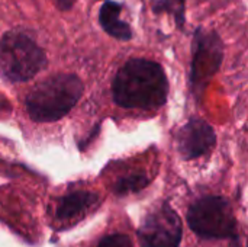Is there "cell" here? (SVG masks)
Instances as JSON below:
<instances>
[{
  "mask_svg": "<svg viewBox=\"0 0 248 247\" xmlns=\"http://www.w3.org/2000/svg\"><path fill=\"white\" fill-rule=\"evenodd\" d=\"M112 95L115 103L125 109H158L169 96L166 71L157 61L131 58L118 70Z\"/></svg>",
  "mask_w": 248,
  "mask_h": 247,
  "instance_id": "cell-1",
  "label": "cell"
},
{
  "mask_svg": "<svg viewBox=\"0 0 248 247\" xmlns=\"http://www.w3.org/2000/svg\"><path fill=\"white\" fill-rule=\"evenodd\" d=\"M247 247H248V242H247Z\"/></svg>",
  "mask_w": 248,
  "mask_h": 247,
  "instance_id": "cell-15",
  "label": "cell"
},
{
  "mask_svg": "<svg viewBox=\"0 0 248 247\" xmlns=\"http://www.w3.org/2000/svg\"><path fill=\"white\" fill-rule=\"evenodd\" d=\"M148 183H150V179L145 173H132V175L118 179L116 183L113 185V192L119 197L135 194L147 188Z\"/></svg>",
  "mask_w": 248,
  "mask_h": 247,
  "instance_id": "cell-11",
  "label": "cell"
},
{
  "mask_svg": "<svg viewBox=\"0 0 248 247\" xmlns=\"http://www.w3.org/2000/svg\"><path fill=\"white\" fill-rule=\"evenodd\" d=\"M46 66L45 52L22 32H7L0 41V74L13 83L28 82Z\"/></svg>",
  "mask_w": 248,
  "mask_h": 247,
  "instance_id": "cell-3",
  "label": "cell"
},
{
  "mask_svg": "<svg viewBox=\"0 0 248 247\" xmlns=\"http://www.w3.org/2000/svg\"><path fill=\"white\" fill-rule=\"evenodd\" d=\"M224 60V42L217 31L199 26L195 31L190 60V90L201 98Z\"/></svg>",
  "mask_w": 248,
  "mask_h": 247,
  "instance_id": "cell-5",
  "label": "cell"
},
{
  "mask_svg": "<svg viewBox=\"0 0 248 247\" xmlns=\"http://www.w3.org/2000/svg\"><path fill=\"white\" fill-rule=\"evenodd\" d=\"M154 13H169L173 16L177 28L183 29L186 23V0H157L153 4Z\"/></svg>",
  "mask_w": 248,
  "mask_h": 247,
  "instance_id": "cell-10",
  "label": "cell"
},
{
  "mask_svg": "<svg viewBox=\"0 0 248 247\" xmlns=\"http://www.w3.org/2000/svg\"><path fill=\"white\" fill-rule=\"evenodd\" d=\"M99 202V197L89 191H76L62 197L58 202L55 217L61 223L76 221L83 218Z\"/></svg>",
  "mask_w": 248,
  "mask_h": 247,
  "instance_id": "cell-8",
  "label": "cell"
},
{
  "mask_svg": "<svg viewBox=\"0 0 248 247\" xmlns=\"http://www.w3.org/2000/svg\"><path fill=\"white\" fill-rule=\"evenodd\" d=\"M61 10H68L73 6V0H55Z\"/></svg>",
  "mask_w": 248,
  "mask_h": 247,
  "instance_id": "cell-13",
  "label": "cell"
},
{
  "mask_svg": "<svg viewBox=\"0 0 248 247\" xmlns=\"http://www.w3.org/2000/svg\"><path fill=\"white\" fill-rule=\"evenodd\" d=\"M177 151L185 160H195L217 144L215 130L202 118H190L176 135Z\"/></svg>",
  "mask_w": 248,
  "mask_h": 247,
  "instance_id": "cell-7",
  "label": "cell"
},
{
  "mask_svg": "<svg viewBox=\"0 0 248 247\" xmlns=\"http://www.w3.org/2000/svg\"><path fill=\"white\" fill-rule=\"evenodd\" d=\"M182 236V221L166 202L150 211L138 229V240L142 247H179Z\"/></svg>",
  "mask_w": 248,
  "mask_h": 247,
  "instance_id": "cell-6",
  "label": "cell"
},
{
  "mask_svg": "<svg viewBox=\"0 0 248 247\" xmlns=\"http://www.w3.org/2000/svg\"><path fill=\"white\" fill-rule=\"evenodd\" d=\"M97 247H132V242L125 234H110L103 237Z\"/></svg>",
  "mask_w": 248,
  "mask_h": 247,
  "instance_id": "cell-12",
  "label": "cell"
},
{
  "mask_svg": "<svg viewBox=\"0 0 248 247\" xmlns=\"http://www.w3.org/2000/svg\"><path fill=\"white\" fill-rule=\"evenodd\" d=\"M122 6L116 1L108 0L102 4L99 12V22L106 33L110 36L121 39V41H129L132 38V29L131 26L124 22L121 16Z\"/></svg>",
  "mask_w": 248,
  "mask_h": 247,
  "instance_id": "cell-9",
  "label": "cell"
},
{
  "mask_svg": "<svg viewBox=\"0 0 248 247\" xmlns=\"http://www.w3.org/2000/svg\"><path fill=\"white\" fill-rule=\"evenodd\" d=\"M187 223L202 239L237 237V220L230 202L222 197H203L187 211Z\"/></svg>",
  "mask_w": 248,
  "mask_h": 247,
  "instance_id": "cell-4",
  "label": "cell"
},
{
  "mask_svg": "<svg viewBox=\"0 0 248 247\" xmlns=\"http://www.w3.org/2000/svg\"><path fill=\"white\" fill-rule=\"evenodd\" d=\"M237 240H238V237H234V239H232V243H234L232 247H238V242H237Z\"/></svg>",
  "mask_w": 248,
  "mask_h": 247,
  "instance_id": "cell-14",
  "label": "cell"
},
{
  "mask_svg": "<svg viewBox=\"0 0 248 247\" xmlns=\"http://www.w3.org/2000/svg\"><path fill=\"white\" fill-rule=\"evenodd\" d=\"M84 86L76 74H55L39 82L26 98L29 116L36 122H54L65 116L80 100Z\"/></svg>",
  "mask_w": 248,
  "mask_h": 247,
  "instance_id": "cell-2",
  "label": "cell"
}]
</instances>
